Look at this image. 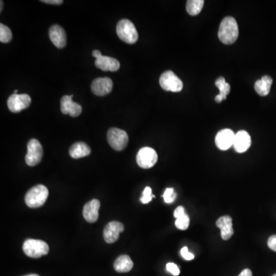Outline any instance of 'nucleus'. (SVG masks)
Wrapping results in <instances>:
<instances>
[{"mask_svg":"<svg viewBox=\"0 0 276 276\" xmlns=\"http://www.w3.org/2000/svg\"><path fill=\"white\" fill-rule=\"evenodd\" d=\"M167 270L169 272L171 273L174 275L177 276L180 274V269H179L178 266L176 264L173 263V262H169L167 264Z\"/></svg>","mask_w":276,"mask_h":276,"instance_id":"nucleus-28","label":"nucleus"},{"mask_svg":"<svg viewBox=\"0 0 276 276\" xmlns=\"http://www.w3.org/2000/svg\"><path fill=\"white\" fill-rule=\"evenodd\" d=\"M14 94H18V90H15Z\"/></svg>","mask_w":276,"mask_h":276,"instance_id":"nucleus-37","label":"nucleus"},{"mask_svg":"<svg viewBox=\"0 0 276 276\" xmlns=\"http://www.w3.org/2000/svg\"><path fill=\"white\" fill-rule=\"evenodd\" d=\"M185 214H186V213H185L184 208H183L182 205H180V206L177 207V209L174 211V216L176 219L180 218V217L184 216Z\"/></svg>","mask_w":276,"mask_h":276,"instance_id":"nucleus-31","label":"nucleus"},{"mask_svg":"<svg viewBox=\"0 0 276 276\" xmlns=\"http://www.w3.org/2000/svg\"><path fill=\"white\" fill-rule=\"evenodd\" d=\"M216 86L220 90V95H217L215 98L216 102H222L223 100L227 99V95L230 92V85L226 82L225 79L223 77H220L217 79L215 82Z\"/></svg>","mask_w":276,"mask_h":276,"instance_id":"nucleus-22","label":"nucleus"},{"mask_svg":"<svg viewBox=\"0 0 276 276\" xmlns=\"http://www.w3.org/2000/svg\"><path fill=\"white\" fill-rule=\"evenodd\" d=\"M107 137L110 146L117 151L125 149L128 144V135L127 132L121 129L112 127L108 130Z\"/></svg>","mask_w":276,"mask_h":276,"instance_id":"nucleus-5","label":"nucleus"},{"mask_svg":"<svg viewBox=\"0 0 276 276\" xmlns=\"http://www.w3.org/2000/svg\"><path fill=\"white\" fill-rule=\"evenodd\" d=\"M154 197H155V196L152 194V189L149 186H147L144 190L142 197H141V202L142 203L147 204L151 202L153 198Z\"/></svg>","mask_w":276,"mask_h":276,"instance_id":"nucleus-27","label":"nucleus"},{"mask_svg":"<svg viewBox=\"0 0 276 276\" xmlns=\"http://www.w3.org/2000/svg\"><path fill=\"white\" fill-rule=\"evenodd\" d=\"M163 197H164V202L166 203H171L175 200L177 194H176L173 188H167L164 192V195H163Z\"/></svg>","mask_w":276,"mask_h":276,"instance_id":"nucleus-26","label":"nucleus"},{"mask_svg":"<svg viewBox=\"0 0 276 276\" xmlns=\"http://www.w3.org/2000/svg\"><path fill=\"white\" fill-rule=\"evenodd\" d=\"M272 276H276V274H273Z\"/></svg>","mask_w":276,"mask_h":276,"instance_id":"nucleus-38","label":"nucleus"},{"mask_svg":"<svg viewBox=\"0 0 276 276\" xmlns=\"http://www.w3.org/2000/svg\"><path fill=\"white\" fill-rule=\"evenodd\" d=\"M13 34L10 28L1 23L0 24V42L3 43H8L12 40Z\"/></svg>","mask_w":276,"mask_h":276,"instance_id":"nucleus-24","label":"nucleus"},{"mask_svg":"<svg viewBox=\"0 0 276 276\" xmlns=\"http://www.w3.org/2000/svg\"><path fill=\"white\" fill-rule=\"evenodd\" d=\"M48 190L46 186L39 184L31 188L25 196V202L30 208H39L46 202Z\"/></svg>","mask_w":276,"mask_h":276,"instance_id":"nucleus-2","label":"nucleus"},{"mask_svg":"<svg viewBox=\"0 0 276 276\" xmlns=\"http://www.w3.org/2000/svg\"><path fill=\"white\" fill-rule=\"evenodd\" d=\"M50 40L58 48H62L65 47L67 43V36L65 31L61 26L58 25H54L51 26L48 32Z\"/></svg>","mask_w":276,"mask_h":276,"instance_id":"nucleus-14","label":"nucleus"},{"mask_svg":"<svg viewBox=\"0 0 276 276\" xmlns=\"http://www.w3.org/2000/svg\"><path fill=\"white\" fill-rule=\"evenodd\" d=\"M92 55H93V56L95 57L96 59L103 55L99 50H94L93 52H92Z\"/></svg>","mask_w":276,"mask_h":276,"instance_id":"nucleus-34","label":"nucleus"},{"mask_svg":"<svg viewBox=\"0 0 276 276\" xmlns=\"http://www.w3.org/2000/svg\"><path fill=\"white\" fill-rule=\"evenodd\" d=\"M161 87L167 92H180L183 88V82L172 71H166L160 78Z\"/></svg>","mask_w":276,"mask_h":276,"instance_id":"nucleus-6","label":"nucleus"},{"mask_svg":"<svg viewBox=\"0 0 276 276\" xmlns=\"http://www.w3.org/2000/svg\"><path fill=\"white\" fill-rule=\"evenodd\" d=\"M124 230V225L120 222H110L104 229V233H103L105 242L109 244L115 243L116 241L119 239L120 233H122Z\"/></svg>","mask_w":276,"mask_h":276,"instance_id":"nucleus-10","label":"nucleus"},{"mask_svg":"<svg viewBox=\"0 0 276 276\" xmlns=\"http://www.w3.org/2000/svg\"><path fill=\"white\" fill-rule=\"evenodd\" d=\"M43 157V148L39 141L32 139L27 145L26 162L30 167L38 165Z\"/></svg>","mask_w":276,"mask_h":276,"instance_id":"nucleus-7","label":"nucleus"},{"mask_svg":"<svg viewBox=\"0 0 276 276\" xmlns=\"http://www.w3.org/2000/svg\"><path fill=\"white\" fill-rule=\"evenodd\" d=\"M100 206L101 203L98 199H94L85 204L83 209V217L86 221L90 223L97 222L99 217Z\"/></svg>","mask_w":276,"mask_h":276,"instance_id":"nucleus-15","label":"nucleus"},{"mask_svg":"<svg viewBox=\"0 0 276 276\" xmlns=\"http://www.w3.org/2000/svg\"><path fill=\"white\" fill-rule=\"evenodd\" d=\"M24 276H39V274H26V275Z\"/></svg>","mask_w":276,"mask_h":276,"instance_id":"nucleus-35","label":"nucleus"},{"mask_svg":"<svg viewBox=\"0 0 276 276\" xmlns=\"http://www.w3.org/2000/svg\"><path fill=\"white\" fill-rule=\"evenodd\" d=\"M252 141L250 135L246 130H239L235 136L233 147L236 152L244 153L250 148Z\"/></svg>","mask_w":276,"mask_h":276,"instance_id":"nucleus-17","label":"nucleus"},{"mask_svg":"<svg viewBox=\"0 0 276 276\" xmlns=\"http://www.w3.org/2000/svg\"><path fill=\"white\" fill-rule=\"evenodd\" d=\"M175 226L177 229L180 230H187L189 226V217L187 214H185L183 217L177 219L175 221Z\"/></svg>","mask_w":276,"mask_h":276,"instance_id":"nucleus-25","label":"nucleus"},{"mask_svg":"<svg viewBox=\"0 0 276 276\" xmlns=\"http://www.w3.org/2000/svg\"><path fill=\"white\" fill-rule=\"evenodd\" d=\"M217 227L221 230V237L223 240H228L234 234L233 219L230 216H223L217 220Z\"/></svg>","mask_w":276,"mask_h":276,"instance_id":"nucleus-16","label":"nucleus"},{"mask_svg":"<svg viewBox=\"0 0 276 276\" xmlns=\"http://www.w3.org/2000/svg\"><path fill=\"white\" fill-rule=\"evenodd\" d=\"M180 253H181V255L183 256V258H184L185 260H193L195 257L193 253L189 252V250H188V248L186 247V246L181 249V251H180Z\"/></svg>","mask_w":276,"mask_h":276,"instance_id":"nucleus-29","label":"nucleus"},{"mask_svg":"<svg viewBox=\"0 0 276 276\" xmlns=\"http://www.w3.org/2000/svg\"><path fill=\"white\" fill-rule=\"evenodd\" d=\"M90 154L91 148H89L87 144L84 143V142L75 143L69 149V154L71 158H74V159L85 158V157L89 156Z\"/></svg>","mask_w":276,"mask_h":276,"instance_id":"nucleus-19","label":"nucleus"},{"mask_svg":"<svg viewBox=\"0 0 276 276\" xmlns=\"http://www.w3.org/2000/svg\"><path fill=\"white\" fill-rule=\"evenodd\" d=\"M3 4H4V2H3V1H1V12H2L3 10Z\"/></svg>","mask_w":276,"mask_h":276,"instance_id":"nucleus-36","label":"nucleus"},{"mask_svg":"<svg viewBox=\"0 0 276 276\" xmlns=\"http://www.w3.org/2000/svg\"><path fill=\"white\" fill-rule=\"evenodd\" d=\"M31 101L32 100L30 96L27 94H13L8 98L7 105L11 112L19 113L23 110L27 109L30 105Z\"/></svg>","mask_w":276,"mask_h":276,"instance_id":"nucleus-9","label":"nucleus"},{"mask_svg":"<svg viewBox=\"0 0 276 276\" xmlns=\"http://www.w3.org/2000/svg\"><path fill=\"white\" fill-rule=\"evenodd\" d=\"M203 0H189L186 2V11L190 16H196L203 8Z\"/></svg>","mask_w":276,"mask_h":276,"instance_id":"nucleus-23","label":"nucleus"},{"mask_svg":"<svg viewBox=\"0 0 276 276\" xmlns=\"http://www.w3.org/2000/svg\"><path fill=\"white\" fill-rule=\"evenodd\" d=\"M133 263L131 258L127 255H120L116 258L114 268L117 272H128L133 268Z\"/></svg>","mask_w":276,"mask_h":276,"instance_id":"nucleus-20","label":"nucleus"},{"mask_svg":"<svg viewBox=\"0 0 276 276\" xmlns=\"http://www.w3.org/2000/svg\"><path fill=\"white\" fill-rule=\"evenodd\" d=\"M23 249L27 256L34 258H40L49 252L48 245L44 241L39 239H29L25 241Z\"/></svg>","mask_w":276,"mask_h":276,"instance_id":"nucleus-3","label":"nucleus"},{"mask_svg":"<svg viewBox=\"0 0 276 276\" xmlns=\"http://www.w3.org/2000/svg\"><path fill=\"white\" fill-rule=\"evenodd\" d=\"M239 276H252V272L249 268H246L239 274Z\"/></svg>","mask_w":276,"mask_h":276,"instance_id":"nucleus-33","label":"nucleus"},{"mask_svg":"<svg viewBox=\"0 0 276 276\" xmlns=\"http://www.w3.org/2000/svg\"><path fill=\"white\" fill-rule=\"evenodd\" d=\"M73 95H64L61 99V111L63 114H69L73 117H79L82 111L79 104L73 101Z\"/></svg>","mask_w":276,"mask_h":276,"instance_id":"nucleus-13","label":"nucleus"},{"mask_svg":"<svg viewBox=\"0 0 276 276\" xmlns=\"http://www.w3.org/2000/svg\"><path fill=\"white\" fill-rule=\"evenodd\" d=\"M95 64L98 68L104 72H117L120 67V62L117 59L105 55L97 58Z\"/></svg>","mask_w":276,"mask_h":276,"instance_id":"nucleus-18","label":"nucleus"},{"mask_svg":"<svg viewBox=\"0 0 276 276\" xmlns=\"http://www.w3.org/2000/svg\"><path fill=\"white\" fill-rule=\"evenodd\" d=\"M91 89L97 96H105L112 91V80L108 77L98 78L92 82Z\"/></svg>","mask_w":276,"mask_h":276,"instance_id":"nucleus-11","label":"nucleus"},{"mask_svg":"<svg viewBox=\"0 0 276 276\" xmlns=\"http://www.w3.org/2000/svg\"><path fill=\"white\" fill-rule=\"evenodd\" d=\"M136 163L143 169H150L158 162V156L156 151L149 147H145L138 151Z\"/></svg>","mask_w":276,"mask_h":276,"instance_id":"nucleus-8","label":"nucleus"},{"mask_svg":"<svg viewBox=\"0 0 276 276\" xmlns=\"http://www.w3.org/2000/svg\"><path fill=\"white\" fill-rule=\"evenodd\" d=\"M41 2L51 4V5H61V4H63L62 0H45V1H41Z\"/></svg>","mask_w":276,"mask_h":276,"instance_id":"nucleus-32","label":"nucleus"},{"mask_svg":"<svg viewBox=\"0 0 276 276\" xmlns=\"http://www.w3.org/2000/svg\"><path fill=\"white\" fill-rule=\"evenodd\" d=\"M236 133L230 129L220 130L216 136V145L221 151H227L233 146Z\"/></svg>","mask_w":276,"mask_h":276,"instance_id":"nucleus-12","label":"nucleus"},{"mask_svg":"<svg viewBox=\"0 0 276 276\" xmlns=\"http://www.w3.org/2000/svg\"><path fill=\"white\" fill-rule=\"evenodd\" d=\"M117 36L123 42L127 44H133L137 41L138 32L132 22L128 20H122L117 25Z\"/></svg>","mask_w":276,"mask_h":276,"instance_id":"nucleus-4","label":"nucleus"},{"mask_svg":"<svg viewBox=\"0 0 276 276\" xmlns=\"http://www.w3.org/2000/svg\"><path fill=\"white\" fill-rule=\"evenodd\" d=\"M272 82V79L270 76H263L262 79L255 82L254 87L255 92L260 96H266L269 94Z\"/></svg>","mask_w":276,"mask_h":276,"instance_id":"nucleus-21","label":"nucleus"},{"mask_svg":"<svg viewBox=\"0 0 276 276\" xmlns=\"http://www.w3.org/2000/svg\"><path fill=\"white\" fill-rule=\"evenodd\" d=\"M268 246L270 249L276 252V235H273L268 238Z\"/></svg>","mask_w":276,"mask_h":276,"instance_id":"nucleus-30","label":"nucleus"},{"mask_svg":"<svg viewBox=\"0 0 276 276\" xmlns=\"http://www.w3.org/2000/svg\"><path fill=\"white\" fill-rule=\"evenodd\" d=\"M220 40L226 45H231L239 37V27L237 22L232 16H227L222 20L218 31Z\"/></svg>","mask_w":276,"mask_h":276,"instance_id":"nucleus-1","label":"nucleus"}]
</instances>
